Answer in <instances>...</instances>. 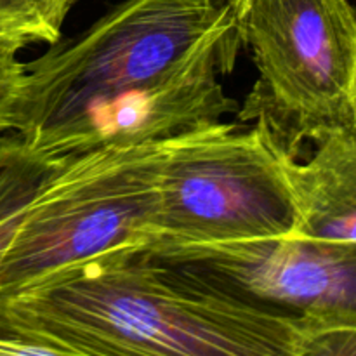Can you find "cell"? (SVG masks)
Wrapping results in <instances>:
<instances>
[{"label":"cell","mask_w":356,"mask_h":356,"mask_svg":"<svg viewBox=\"0 0 356 356\" xmlns=\"http://www.w3.org/2000/svg\"><path fill=\"white\" fill-rule=\"evenodd\" d=\"M198 271L110 250L0 299V334L58 356H298V316Z\"/></svg>","instance_id":"cell-1"},{"label":"cell","mask_w":356,"mask_h":356,"mask_svg":"<svg viewBox=\"0 0 356 356\" xmlns=\"http://www.w3.org/2000/svg\"><path fill=\"white\" fill-rule=\"evenodd\" d=\"M261 122H219L170 143L146 252L181 264L218 247L285 238L298 225L289 162Z\"/></svg>","instance_id":"cell-2"},{"label":"cell","mask_w":356,"mask_h":356,"mask_svg":"<svg viewBox=\"0 0 356 356\" xmlns=\"http://www.w3.org/2000/svg\"><path fill=\"white\" fill-rule=\"evenodd\" d=\"M257 79L236 111L292 159L323 132L353 125L356 9L350 0H228Z\"/></svg>","instance_id":"cell-3"},{"label":"cell","mask_w":356,"mask_h":356,"mask_svg":"<svg viewBox=\"0 0 356 356\" xmlns=\"http://www.w3.org/2000/svg\"><path fill=\"white\" fill-rule=\"evenodd\" d=\"M235 31L228 0H125L26 63L10 132L26 138L83 101L170 75Z\"/></svg>","instance_id":"cell-4"},{"label":"cell","mask_w":356,"mask_h":356,"mask_svg":"<svg viewBox=\"0 0 356 356\" xmlns=\"http://www.w3.org/2000/svg\"><path fill=\"white\" fill-rule=\"evenodd\" d=\"M172 139L65 156L0 264V299L115 249L145 250Z\"/></svg>","instance_id":"cell-5"},{"label":"cell","mask_w":356,"mask_h":356,"mask_svg":"<svg viewBox=\"0 0 356 356\" xmlns=\"http://www.w3.org/2000/svg\"><path fill=\"white\" fill-rule=\"evenodd\" d=\"M240 47L235 31L170 75L83 101L23 139L65 159L165 141L219 124L240 108L219 80L235 68Z\"/></svg>","instance_id":"cell-6"},{"label":"cell","mask_w":356,"mask_h":356,"mask_svg":"<svg viewBox=\"0 0 356 356\" xmlns=\"http://www.w3.org/2000/svg\"><path fill=\"white\" fill-rule=\"evenodd\" d=\"M181 264L291 315L356 325V242L256 240L197 252Z\"/></svg>","instance_id":"cell-7"},{"label":"cell","mask_w":356,"mask_h":356,"mask_svg":"<svg viewBox=\"0 0 356 356\" xmlns=\"http://www.w3.org/2000/svg\"><path fill=\"white\" fill-rule=\"evenodd\" d=\"M305 162L291 159L298 225L285 238L356 242V127H336L313 141Z\"/></svg>","instance_id":"cell-8"},{"label":"cell","mask_w":356,"mask_h":356,"mask_svg":"<svg viewBox=\"0 0 356 356\" xmlns=\"http://www.w3.org/2000/svg\"><path fill=\"white\" fill-rule=\"evenodd\" d=\"M59 165L61 159L35 148L19 134L0 136V264L28 209Z\"/></svg>","instance_id":"cell-9"},{"label":"cell","mask_w":356,"mask_h":356,"mask_svg":"<svg viewBox=\"0 0 356 356\" xmlns=\"http://www.w3.org/2000/svg\"><path fill=\"white\" fill-rule=\"evenodd\" d=\"M75 0H0V38L56 44Z\"/></svg>","instance_id":"cell-10"},{"label":"cell","mask_w":356,"mask_h":356,"mask_svg":"<svg viewBox=\"0 0 356 356\" xmlns=\"http://www.w3.org/2000/svg\"><path fill=\"white\" fill-rule=\"evenodd\" d=\"M299 318L298 356H356V325Z\"/></svg>","instance_id":"cell-11"},{"label":"cell","mask_w":356,"mask_h":356,"mask_svg":"<svg viewBox=\"0 0 356 356\" xmlns=\"http://www.w3.org/2000/svg\"><path fill=\"white\" fill-rule=\"evenodd\" d=\"M21 42L0 38V136L10 132V115L21 89L26 63L19 59Z\"/></svg>","instance_id":"cell-12"},{"label":"cell","mask_w":356,"mask_h":356,"mask_svg":"<svg viewBox=\"0 0 356 356\" xmlns=\"http://www.w3.org/2000/svg\"><path fill=\"white\" fill-rule=\"evenodd\" d=\"M353 125L356 127V75H355V83H353Z\"/></svg>","instance_id":"cell-13"}]
</instances>
